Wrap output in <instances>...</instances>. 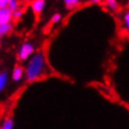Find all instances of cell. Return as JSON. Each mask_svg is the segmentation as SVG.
<instances>
[{
  "mask_svg": "<svg viewBox=\"0 0 129 129\" xmlns=\"http://www.w3.org/2000/svg\"><path fill=\"white\" fill-rule=\"evenodd\" d=\"M45 69V58L42 53H38L30 61L26 69V78L28 81H34L42 76Z\"/></svg>",
  "mask_w": 129,
  "mask_h": 129,
  "instance_id": "obj_1",
  "label": "cell"
},
{
  "mask_svg": "<svg viewBox=\"0 0 129 129\" xmlns=\"http://www.w3.org/2000/svg\"><path fill=\"white\" fill-rule=\"evenodd\" d=\"M12 19V11L7 8H0V24L9 23Z\"/></svg>",
  "mask_w": 129,
  "mask_h": 129,
  "instance_id": "obj_2",
  "label": "cell"
},
{
  "mask_svg": "<svg viewBox=\"0 0 129 129\" xmlns=\"http://www.w3.org/2000/svg\"><path fill=\"white\" fill-rule=\"evenodd\" d=\"M34 50V47L31 44H24L21 47L20 51H19V59L20 60H25L28 57V55L32 54V51Z\"/></svg>",
  "mask_w": 129,
  "mask_h": 129,
  "instance_id": "obj_3",
  "label": "cell"
},
{
  "mask_svg": "<svg viewBox=\"0 0 129 129\" xmlns=\"http://www.w3.org/2000/svg\"><path fill=\"white\" fill-rule=\"evenodd\" d=\"M44 5H45V0H33L31 4V7L33 9V12L36 15V18L40 17L42 10L44 8Z\"/></svg>",
  "mask_w": 129,
  "mask_h": 129,
  "instance_id": "obj_4",
  "label": "cell"
},
{
  "mask_svg": "<svg viewBox=\"0 0 129 129\" xmlns=\"http://www.w3.org/2000/svg\"><path fill=\"white\" fill-rule=\"evenodd\" d=\"M22 75H23V68L21 66H15L13 70V75H12L13 80L14 81H19L22 78Z\"/></svg>",
  "mask_w": 129,
  "mask_h": 129,
  "instance_id": "obj_5",
  "label": "cell"
},
{
  "mask_svg": "<svg viewBox=\"0 0 129 129\" xmlns=\"http://www.w3.org/2000/svg\"><path fill=\"white\" fill-rule=\"evenodd\" d=\"M12 31V24L9 22V23H4L0 24V36L5 34H9Z\"/></svg>",
  "mask_w": 129,
  "mask_h": 129,
  "instance_id": "obj_6",
  "label": "cell"
},
{
  "mask_svg": "<svg viewBox=\"0 0 129 129\" xmlns=\"http://www.w3.org/2000/svg\"><path fill=\"white\" fill-rule=\"evenodd\" d=\"M105 5L113 11H117L118 10V4L116 0H105Z\"/></svg>",
  "mask_w": 129,
  "mask_h": 129,
  "instance_id": "obj_7",
  "label": "cell"
},
{
  "mask_svg": "<svg viewBox=\"0 0 129 129\" xmlns=\"http://www.w3.org/2000/svg\"><path fill=\"white\" fill-rule=\"evenodd\" d=\"M12 127H13V120L11 118H7L2 125L1 129H12Z\"/></svg>",
  "mask_w": 129,
  "mask_h": 129,
  "instance_id": "obj_8",
  "label": "cell"
},
{
  "mask_svg": "<svg viewBox=\"0 0 129 129\" xmlns=\"http://www.w3.org/2000/svg\"><path fill=\"white\" fill-rule=\"evenodd\" d=\"M6 82H7V73L6 72L0 73V91L4 89V86L6 85Z\"/></svg>",
  "mask_w": 129,
  "mask_h": 129,
  "instance_id": "obj_9",
  "label": "cell"
},
{
  "mask_svg": "<svg viewBox=\"0 0 129 129\" xmlns=\"http://www.w3.org/2000/svg\"><path fill=\"white\" fill-rule=\"evenodd\" d=\"M79 0H64V4H66V7L68 9H72L75 8L77 5H78Z\"/></svg>",
  "mask_w": 129,
  "mask_h": 129,
  "instance_id": "obj_10",
  "label": "cell"
},
{
  "mask_svg": "<svg viewBox=\"0 0 129 129\" xmlns=\"http://www.w3.org/2000/svg\"><path fill=\"white\" fill-rule=\"evenodd\" d=\"M8 8L10 9L12 12L17 11L18 10V4H17V1H15V0H10V1H9V4H8Z\"/></svg>",
  "mask_w": 129,
  "mask_h": 129,
  "instance_id": "obj_11",
  "label": "cell"
},
{
  "mask_svg": "<svg viewBox=\"0 0 129 129\" xmlns=\"http://www.w3.org/2000/svg\"><path fill=\"white\" fill-rule=\"evenodd\" d=\"M21 15H22V11L17 10V11H14L13 13H12V19H13L14 21H17V20H19V19H20Z\"/></svg>",
  "mask_w": 129,
  "mask_h": 129,
  "instance_id": "obj_12",
  "label": "cell"
},
{
  "mask_svg": "<svg viewBox=\"0 0 129 129\" xmlns=\"http://www.w3.org/2000/svg\"><path fill=\"white\" fill-rule=\"evenodd\" d=\"M60 18H61V17H60V14H59V13H56V14H55L53 18H51V21H50V22H51V24L57 23V22L60 20Z\"/></svg>",
  "mask_w": 129,
  "mask_h": 129,
  "instance_id": "obj_13",
  "label": "cell"
},
{
  "mask_svg": "<svg viewBox=\"0 0 129 129\" xmlns=\"http://www.w3.org/2000/svg\"><path fill=\"white\" fill-rule=\"evenodd\" d=\"M125 23H126V27H127V30L129 32V12L125 14Z\"/></svg>",
  "mask_w": 129,
  "mask_h": 129,
  "instance_id": "obj_14",
  "label": "cell"
},
{
  "mask_svg": "<svg viewBox=\"0 0 129 129\" xmlns=\"http://www.w3.org/2000/svg\"><path fill=\"white\" fill-rule=\"evenodd\" d=\"M91 2H94V4H99V2H101L103 1V0H90Z\"/></svg>",
  "mask_w": 129,
  "mask_h": 129,
  "instance_id": "obj_15",
  "label": "cell"
},
{
  "mask_svg": "<svg viewBox=\"0 0 129 129\" xmlns=\"http://www.w3.org/2000/svg\"><path fill=\"white\" fill-rule=\"evenodd\" d=\"M128 7H129V4H128Z\"/></svg>",
  "mask_w": 129,
  "mask_h": 129,
  "instance_id": "obj_16",
  "label": "cell"
}]
</instances>
